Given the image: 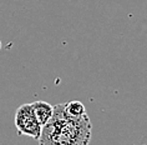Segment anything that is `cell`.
I'll return each mask as SVG.
<instances>
[{"label": "cell", "mask_w": 147, "mask_h": 145, "mask_svg": "<svg viewBox=\"0 0 147 145\" xmlns=\"http://www.w3.org/2000/svg\"><path fill=\"white\" fill-rule=\"evenodd\" d=\"M92 125L89 115L72 119L64 111V103L54 106L50 120L41 126L39 145H89Z\"/></svg>", "instance_id": "6da1fadb"}, {"label": "cell", "mask_w": 147, "mask_h": 145, "mask_svg": "<svg viewBox=\"0 0 147 145\" xmlns=\"http://www.w3.org/2000/svg\"><path fill=\"white\" fill-rule=\"evenodd\" d=\"M31 108L34 110V114L36 119H38L40 125H45L47 121L50 120V118L53 116L54 113V106L49 104L47 101H42V100H39V101L31 103Z\"/></svg>", "instance_id": "3957f363"}, {"label": "cell", "mask_w": 147, "mask_h": 145, "mask_svg": "<svg viewBox=\"0 0 147 145\" xmlns=\"http://www.w3.org/2000/svg\"><path fill=\"white\" fill-rule=\"evenodd\" d=\"M0 49H1V40H0Z\"/></svg>", "instance_id": "5b68a950"}, {"label": "cell", "mask_w": 147, "mask_h": 145, "mask_svg": "<svg viewBox=\"0 0 147 145\" xmlns=\"http://www.w3.org/2000/svg\"><path fill=\"white\" fill-rule=\"evenodd\" d=\"M15 128L19 135H26L32 139H39L41 133V125L36 119L31 104H23L15 111Z\"/></svg>", "instance_id": "7a4b0ae2"}, {"label": "cell", "mask_w": 147, "mask_h": 145, "mask_svg": "<svg viewBox=\"0 0 147 145\" xmlns=\"http://www.w3.org/2000/svg\"><path fill=\"white\" fill-rule=\"evenodd\" d=\"M64 111L67 116L72 119H80L86 114L85 105L79 101V100H72V101L64 103Z\"/></svg>", "instance_id": "277c9868"}]
</instances>
